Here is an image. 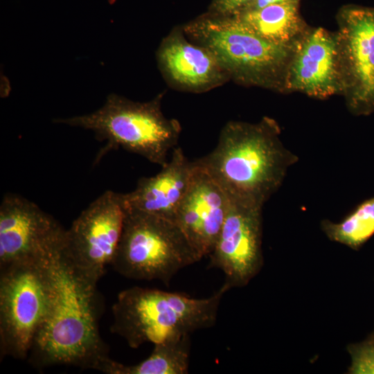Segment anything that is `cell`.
<instances>
[{
  "mask_svg": "<svg viewBox=\"0 0 374 374\" xmlns=\"http://www.w3.org/2000/svg\"><path fill=\"white\" fill-rule=\"evenodd\" d=\"M202 258L176 222L125 208L122 234L112 263L121 276L169 285L180 270Z\"/></svg>",
  "mask_w": 374,
  "mask_h": 374,
  "instance_id": "cell-6",
  "label": "cell"
},
{
  "mask_svg": "<svg viewBox=\"0 0 374 374\" xmlns=\"http://www.w3.org/2000/svg\"><path fill=\"white\" fill-rule=\"evenodd\" d=\"M262 208L230 197L226 216L208 255V266L223 272L230 289L247 285L262 265Z\"/></svg>",
  "mask_w": 374,
  "mask_h": 374,
  "instance_id": "cell-9",
  "label": "cell"
},
{
  "mask_svg": "<svg viewBox=\"0 0 374 374\" xmlns=\"http://www.w3.org/2000/svg\"><path fill=\"white\" fill-rule=\"evenodd\" d=\"M54 122L91 130L107 141V150L122 148L161 166L167 163L181 132L179 123L162 113L161 96L139 103L111 94L94 112Z\"/></svg>",
  "mask_w": 374,
  "mask_h": 374,
  "instance_id": "cell-5",
  "label": "cell"
},
{
  "mask_svg": "<svg viewBox=\"0 0 374 374\" xmlns=\"http://www.w3.org/2000/svg\"><path fill=\"white\" fill-rule=\"evenodd\" d=\"M350 372L354 374H374V344L366 342L350 350Z\"/></svg>",
  "mask_w": 374,
  "mask_h": 374,
  "instance_id": "cell-19",
  "label": "cell"
},
{
  "mask_svg": "<svg viewBox=\"0 0 374 374\" xmlns=\"http://www.w3.org/2000/svg\"><path fill=\"white\" fill-rule=\"evenodd\" d=\"M301 1V0H257L247 10L260 8H262L272 3H287V2L300 3Z\"/></svg>",
  "mask_w": 374,
  "mask_h": 374,
  "instance_id": "cell-21",
  "label": "cell"
},
{
  "mask_svg": "<svg viewBox=\"0 0 374 374\" xmlns=\"http://www.w3.org/2000/svg\"><path fill=\"white\" fill-rule=\"evenodd\" d=\"M157 54L163 74L186 90L204 91L229 78L208 50L188 41L180 30L172 31L164 39Z\"/></svg>",
  "mask_w": 374,
  "mask_h": 374,
  "instance_id": "cell-15",
  "label": "cell"
},
{
  "mask_svg": "<svg viewBox=\"0 0 374 374\" xmlns=\"http://www.w3.org/2000/svg\"><path fill=\"white\" fill-rule=\"evenodd\" d=\"M346 88L338 33L321 27L307 30L294 46L283 89L322 99L344 94Z\"/></svg>",
  "mask_w": 374,
  "mask_h": 374,
  "instance_id": "cell-10",
  "label": "cell"
},
{
  "mask_svg": "<svg viewBox=\"0 0 374 374\" xmlns=\"http://www.w3.org/2000/svg\"><path fill=\"white\" fill-rule=\"evenodd\" d=\"M183 32L208 50L229 78L248 84L283 88L295 45L271 43L232 16L202 18L186 25Z\"/></svg>",
  "mask_w": 374,
  "mask_h": 374,
  "instance_id": "cell-4",
  "label": "cell"
},
{
  "mask_svg": "<svg viewBox=\"0 0 374 374\" xmlns=\"http://www.w3.org/2000/svg\"><path fill=\"white\" fill-rule=\"evenodd\" d=\"M257 0H217V10L223 16H233L249 8Z\"/></svg>",
  "mask_w": 374,
  "mask_h": 374,
  "instance_id": "cell-20",
  "label": "cell"
},
{
  "mask_svg": "<svg viewBox=\"0 0 374 374\" xmlns=\"http://www.w3.org/2000/svg\"><path fill=\"white\" fill-rule=\"evenodd\" d=\"M232 17L258 36L282 46H294L307 30L298 2L272 3Z\"/></svg>",
  "mask_w": 374,
  "mask_h": 374,
  "instance_id": "cell-16",
  "label": "cell"
},
{
  "mask_svg": "<svg viewBox=\"0 0 374 374\" xmlns=\"http://www.w3.org/2000/svg\"><path fill=\"white\" fill-rule=\"evenodd\" d=\"M123 193L107 190L93 200L65 231L64 250L74 266L98 283L112 265L124 224Z\"/></svg>",
  "mask_w": 374,
  "mask_h": 374,
  "instance_id": "cell-8",
  "label": "cell"
},
{
  "mask_svg": "<svg viewBox=\"0 0 374 374\" xmlns=\"http://www.w3.org/2000/svg\"><path fill=\"white\" fill-rule=\"evenodd\" d=\"M64 235L46 251L51 303L29 360L39 368L69 365L98 370L109 358L99 330L102 304L98 283L72 263L63 248Z\"/></svg>",
  "mask_w": 374,
  "mask_h": 374,
  "instance_id": "cell-1",
  "label": "cell"
},
{
  "mask_svg": "<svg viewBox=\"0 0 374 374\" xmlns=\"http://www.w3.org/2000/svg\"><path fill=\"white\" fill-rule=\"evenodd\" d=\"M65 230L34 202L6 194L0 205V270L41 255Z\"/></svg>",
  "mask_w": 374,
  "mask_h": 374,
  "instance_id": "cell-12",
  "label": "cell"
},
{
  "mask_svg": "<svg viewBox=\"0 0 374 374\" xmlns=\"http://www.w3.org/2000/svg\"><path fill=\"white\" fill-rule=\"evenodd\" d=\"M338 21L347 104L353 114L368 115L374 112V7H344Z\"/></svg>",
  "mask_w": 374,
  "mask_h": 374,
  "instance_id": "cell-11",
  "label": "cell"
},
{
  "mask_svg": "<svg viewBox=\"0 0 374 374\" xmlns=\"http://www.w3.org/2000/svg\"><path fill=\"white\" fill-rule=\"evenodd\" d=\"M190 337V335H184L154 344L150 355L136 364L125 365L109 357L98 371L107 374H187Z\"/></svg>",
  "mask_w": 374,
  "mask_h": 374,
  "instance_id": "cell-17",
  "label": "cell"
},
{
  "mask_svg": "<svg viewBox=\"0 0 374 374\" xmlns=\"http://www.w3.org/2000/svg\"><path fill=\"white\" fill-rule=\"evenodd\" d=\"M175 222L203 258L213 251L230 204L222 187L196 161Z\"/></svg>",
  "mask_w": 374,
  "mask_h": 374,
  "instance_id": "cell-13",
  "label": "cell"
},
{
  "mask_svg": "<svg viewBox=\"0 0 374 374\" xmlns=\"http://www.w3.org/2000/svg\"><path fill=\"white\" fill-rule=\"evenodd\" d=\"M323 228L332 240L359 247L374 234V197L362 203L339 223L325 221Z\"/></svg>",
  "mask_w": 374,
  "mask_h": 374,
  "instance_id": "cell-18",
  "label": "cell"
},
{
  "mask_svg": "<svg viewBox=\"0 0 374 374\" xmlns=\"http://www.w3.org/2000/svg\"><path fill=\"white\" fill-rule=\"evenodd\" d=\"M47 249L38 256L0 270L1 358H26L48 315L52 290Z\"/></svg>",
  "mask_w": 374,
  "mask_h": 374,
  "instance_id": "cell-7",
  "label": "cell"
},
{
  "mask_svg": "<svg viewBox=\"0 0 374 374\" xmlns=\"http://www.w3.org/2000/svg\"><path fill=\"white\" fill-rule=\"evenodd\" d=\"M223 283L207 298L141 287L121 292L112 306L111 330L132 348L154 345L170 338L213 327L224 295Z\"/></svg>",
  "mask_w": 374,
  "mask_h": 374,
  "instance_id": "cell-3",
  "label": "cell"
},
{
  "mask_svg": "<svg viewBox=\"0 0 374 374\" xmlns=\"http://www.w3.org/2000/svg\"><path fill=\"white\" fill-rule=\"evenodd\" d=\"M195 167V161L188 160L181 148H175L159 173L141 178L132 191L123 193L125 208L175 222Z\"/></svg>",
  "mask_w": 374,
  "mask_h": 374,
  "instance_id": "cell-14",
  "label": "cell"
},
{
  "mask_svg": "<svg viewBox=\"0 0 374 374\" xmlns=\"http://www.w3.org/2000/svg\"><path fill=\"white\" fill-rule=\"evenodd\" d=\"M276 123L230 121L216 147L195 160L229 197L263 206L298 157L284 146Z\"/></svg>",
  "mask_w": 374,
  "mask_h": 374,
  "instance_id": "cell-2",
  "label": "cell"
}]
</instances>
